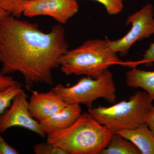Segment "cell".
I'll return each instance as SVG.
<instances>
[{"mask_svg": "<svg viewBox=\"0 0 154 154\" xmlns=\"http://www.w3.org/2000/svg\"><path fill=\"white\" fill-rule=\"evenodd\" d=\"M1 134L0 133V154H19V152L6 142Z\"/></svg>", "mask_w": 154, "mask_h": 154, "instance_id": "cell-20", "label": "cell"}, {"mask_svg": "<svg viewBox=\"0 0 154 154\" xmlns=\"http://www.w3.org/2000/svg\"><path fill=\"white\" fill-rule=\"evenodd\" d=\"M79 9L77 0H31L25 4L23 15L29 18L48 16L65 25Z\"/></svg>", "mask_w": 154, "mask_h": 154, "instance_id": "cell-8", "label": "cell"}, {"mask_svg": "<svg viewBox=\"0 0 154 154\" xmlns=\"http://www.w3.org/2000/svg\"><path fill=\"white\" fill-rule=\"evenodd\" d=\"M52 89L66 104H82L88 109L93 107L96 99L102 98L113 104L116 99V86L109 69L98 79L87 76L72 87L67 88L58 84Z\"/></svg>", "mask_w": 154, "mask_h": 154, "instance_id": "cell-5", "label": "cell"}, {"mask_svg": "<svg viewBox=\"0 0 154 154\" xmlns=\"http://www.w3.org/2000/svg\"><path fill=\"white\" fill-rule=\"evenodd\" d=\"M31 0H0V8L16 18L23 15L25 4Z\"/></svg>", "mask_w": 154, "mask_h": 154, "instance_id": "cell-15", "label": "cell"}, {"mask_svg": "<svg viewBox=\"0 0 154 154\" xmlns=\"http://www.w3.org/2000/svg\"><path fill=\"white\" fill-rule=\"evenodd\" d=\"M113 133V130L99 123L91 113L85 112L67 128L48 135L47 142L68 154H100Z\"/></svg>", "mask_w": 154, "mask_h": 154, "instance_id": "cell-2", "label": "cell"}, {"mask_svg": "<svg viewBox=\"0 0 154 154\" xmlns=\"http://www.w3.org/2000/svg\"><path fill=\"white\" fill-rule=\"evenodd\" d=\"M9 15H10L9 13L0 8V21Z\"/></svg>", "mask_w": 154, "mask_h": 154, "instance_id": "cell-22", "label": "cell"}, {"mask_svg": "<svg viewBox=\"0 0 154 154\" xmlns=\"http://www.w3.org/2000/svg\"><path fill=\"white\" fill-rule=\"evenodd\" d=\"M140 62L141 64L144 63L146 65L154 63V42L146 51L143 58L140 61Z\"/></svg>", "mask_w": 154, "mask_h": 154, "instance_id": "cell-19", "label": "cell"}, {"mask_svg": "<svg viewBox=\"0 0 154 154\" xmlns=\"http://www.w3.org/2000/svg\"><path fill=\"white\" fill-rule=\"evenodd\" d=\"M82 114L80 105L67 104L63 109L39 122L43 132L48 135L66 129L77 121Z\"/></svg>", "mask_w": 154, "mask_h": 154, "instance_id": "cell-10", "label": "cell"}, {"mask_svg": "<svg viewBox=\"0 0 154 154\" xmlns=\"http://www.w3.org/2000/svg\"><path fill=\"white\" fill-rule=\"evenodd\" d=\"M108 39H89L80 46L68 50L60 61L66 75H86L94 79L101 77L110 66L124 65L117 53L108 47Z\"/></svg>", "mask_w": 154, "mask_h": 154, "instance_id": "cell-3", "label": "cell"}, {"mask_svg": "<svg viewBox=\"0 0 154 154\" xmlns=\"http://www.w3.org/2000/svg\"><path fill=\"white\" fill-rule=\"evenodd\" d=\"M153 101L146 91H138L128 101L108 107L99 105L89 108L88 112L99 123L114 132L134 129L146 123L149 113L154 107Z\"/></svg>", "mask_w": 154, "mask_h": 154, "instance_id": "cell-4", "label": "cell"}, {"mask_svg": "<svg viewBox=\"0 0 154 154\" xmlns=\"http://www.w3.org/2000/svg\"><path fill=\"white\" fill-rule=\"evenodd\" d=\"M146 123L149 128L154 134V107L152 108L149 113Z\"/></svg>", "mask_w": 154, "mask_h": 154, "instance_id": "cell-21", "label": "cell"}, {"mask_svg": "<svg viewBox=\"0 0 154 154\" xmlns=\"http://www.w3.org/2000/svg\"><path fill=\"white\" fill-rule=\"evenodd\" d=\"M29 100L28 109L30 115L39 122L60 111L67 105L52 89L45 93L33 91Z\"/></svg>", "mask_w": 154, "mask_h": 154, "instance_id": "cell-9", "label": "cell"}, {"mask_svg": "<svg viewBox=\"0 0 154 154\" xmlns=\"http://www.w3.org/2000/svg\"><path fill=\"white\" fill-rule=\"evenodd\" d=\"M28 96L22 90L14 97L10 109L0 115V133L12 127L19 126L35 133L42 137L46 134L39 122L32 117L28 109Z\"/></svg>", "mask_w": 154, "mask_h": 154, "instance_id": "cell-7", "label": "cell"}, {"mask_svg": "<svg viewBox=\"0 0 154 154\" xmlns=\"http://www.w3.org/2000/svg\"><path fill=\"white\" fill-rule=\"evenodd\" d=\"M127 85L144 90L154 101V71H146L133 68L126 73Z\"/></svg>", "mask_w": 154, "mask_h": 154, "instance_id": "cell-12", "label": "cell"}, {"mask_svg": "<svg viewBox=\"0 0 154 154\" xmlns=\"http://www.w3.org/2000/svg\"><path fill=\"white\" fill-rule=\"evenodd\" d=\"M69 48L61 24L45 33L37 24L10 14L0 21V73L19 72L28 89L38 83L53 85L52 70Z\"/></svg>", "mask_w": 154, "mask_h": 154, "instance_id": "cell-1", "label": "cell"}, {"mask_svg": "<svg viewBox=\"0 0 154 154\" xmlns=\"http://www.w3.org/2000/svg\"><path fill=\"white\" fill-rule=\"evenodd\" d=\"M33 150L36 154H68L62 149L48 142L35 145Z\"/></svg>", "mask_w": 154, "mask_h": 154, "instance_id": "cell-16", "label": "cell"}, {"mask_svg": "<svg viewBox=\"0 0 154 154\" xmlns=\"http://www.w3.org/2000/svg\"><path fill=\"white\" fill-rule=\"evenodd\" d=\"M126 25L131 28L125 36L115 41H109L108 47L121 56H125L130 49L137 42L148 38L154 34V8L146 4L140 10L129 15Z\"/></svg>", "mask_w": 154, "mask_h": 154, "instance_id": "cell-6", "label": "cell"}, {"mask_svg": "<svg viewBox=\"0 0 154 154\" xmlns=\"http://www.w3.org/2000/svg\"><path fill=\"white\" fill-rule=\"evenodd\" d=\"M18 83L13 77L0 73V92Z\"/></svg>", "mask_w": 154, "mask_h": 154, "instance_id": "cell-18", "label": "cell"}, {"mask_svg": "<svg viewBox=\"0 0 154 154\" xmlns=\"http://www.w3.org/2000/svg\"><path fill=\"white\" fill-rule=\"evenodd\" d=\"M100 154H141L130 141L114 132L107 146Z\"/></svg>", "mask_w": 154, "mask_h": 154, "instance_id": "cell-13", "label": "cell"}, {"mask_svg": "<svg viewBox=\"0 0 154 154\" xmlns=\"http://www.w3.org/2000/svg\"><path fill=\"white\" fill-rule=\"evenodd\" d=\"M130 141L141 154H154V134L146 123L134 129L115 132Z\"/></svg>", "mask_w": 154, "mask_h": 154, "instance_id": "cell-11", "label": "cell"}, {"mask_svg": "<svg viewBox=\"0 0 154 154\" xmlns=\"http://www.w3.org/2000/svg\"><path fill=\"white\" fill-rule=\"evenodd\" d=\"M22 86V84L18 83L0 92V115L11 106L14 97L23 90Z\"/></svg>", "mask_w": 154, "mask_h": 154, "instance_id": "cell-14", "label": "cell"}, {"mask_svg": "<svg viewBox=\"0 0 154 154\" xmlns=\"http://www.w3.org/2000/svg\"><path fill=\"white\" fill-rule=\"evenodd\" d=\"M96 1L104 6L106 12L110 16L120 14L124 9L122 0H92Z\"/></svg>", "mask_w": 154, "mask_h": 154, "instance_id": "cell-17", "label": "cell"}]
</instances>
